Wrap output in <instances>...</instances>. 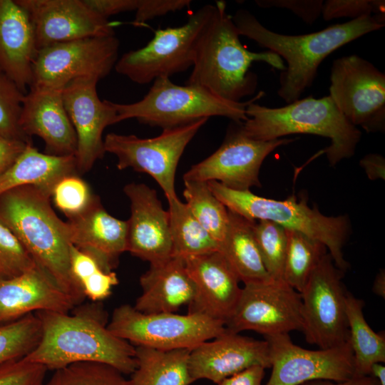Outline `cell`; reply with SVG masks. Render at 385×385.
<instances>
[{
	"instance_id": "obj_37",
	"label": "cell",
	"mask_w": 385,
	"mask_h": 385,
	"mask_svg": "<svg viewBox=\"0 0 385 385\" xmlns=\"http://www.w3.org/2000/svg\"><path fill=\"white\" fill-rule=\"evenodd\" d=\"M25 95L0 71V138L31 143L19 125Z\"/></svg>"
},
{
	"instance_id": "obj_12",
	"label": "cell",
	"mask_w": 385,
	"mask_h": 385,
	"mask_svg": "<svg viewBox=\"0 0 385 385\" xmlns=\"http://www.w3.org/2000/svg\"><path fill=\"white\" fill-rule=\"evenodd\" d=\"M119 44L115 35H111L60 42L42 48L38 50L33 63L31 86L63 90L76 78L99 81L115 67Z\"/></svg>"
},
{
	"instance_id": "obj_1",
	"label": "cell",
	"mask_w": 385,
	"mask_h": 385,
	"mask_svg": "<svg viewBox=\"0 0 385 385\" xmlns=\"http://www.w3.org/2000/svg\"><path fill=\"white\" fill-rule=\"evenodd\" d=\"M36 314L41 336L25 356L29 361L52 371L76 362L106 364L124 374L135 371V346L110 332L98 304H86L73 314L41 311Z\"/></svg>"
},
{
	"instance_id": "obj_47",
	"label": "cell",
	"mask_w": 385,
	"mask_h": 385,
	"mask_svg": "<svg viewBox=\"0 0 385 385\" xmlns=\"http://www.w3.org/2000/svg\"><path fill=\"white\" fill-rule=\"evenodd\" d=\"M264 375V367L254 366L223 379L217 385H262Z\"/></svg>"
},
{
	"instance_id": "obj_5",
	"label": "cell",
	"mask_w": 385,
	"mask_h": 385,
	"mask_svg": "<svg viewBox=\"0 0 385 385\" xmlns=\"http://www.w3.org/2000/svg\"><path fill=\"white\" fill-rule=\"evenodd\" d=\"M245 113L248 118L242 123V130L254 140L268 141L300 133L329 138L331 143L323 153L332 166L353 156L361 136L329 96L320 98L310 96L279 108L254 101Z\"/></svg>"
},
{
	"instance_id": "obj_33",
	"label": "cell",
	"mask_w": 385,
	"mask_h": 385,
	"mask_svg": "<svg viewBox=\"0 0 385 385\" xmlns=\"http://www.w3.org/2000/svg\"><path fill=\"white\" fill-rule=\"evenodd\" d=\"M185 204L198 222L219 243L229 224L227 208L213 195L207 182L184 181Z\"/></svg>"
},
{
	"instance_id": "obj_17",
	"label": "cell",
	"mask_w": 385,
	"mask_h": 385,
	"mask_svg": "<svg viewBox=\"0 0 385 385\" xmlns=\"http://www.w3.org/2000/svg\"><path fill=\"white\" fill-rule=\"evenodd\" d=\"M92 78H76L62 90L65 108L74 128L77 138L75 155L78 173L91 169L96 161L103 157L104 129L117 123V113L109 101H101Z\"/></svg>"
},
{
	"instance_id": "obj_22",
	"label": "cell",
	"mask_w": 385,
	"mask_h": 385,
	"mask_svg": "<svg viewBox=\"0 0 385 385\" xmlns=\"http://www.w3.org/2000/svg\"><path fill=\"white\" fill-rule=\"evenodd\" d=\"M195 285L188 313H199L225 322L239 300L240 279L224 256L212 252L184 259Z\"/></svg>"
},
{
	"instance_id": "obj_9",
	"label": "cell",
	"mask_w": 385,
	"mask_h": 385,
	"mask_svg": "<svg viewBox=\"0 0 385 385\" xmlns=\"http://www.w3.org/2000/svg\"><path fill=\"white\" fill-rule=\"evenodd\" d=\"M214 9V4H206L191 14L183 25L155 31L144 47L123 54L115 70L138 84L186 71L193 64L197 42Z\"/></svg>"
},
{
	"instance_id": "obj_43",
	"label": "cell",
	"mask_w": 385,
	"mask_h": 385,
	"mask_svg": "<svg viewBox=\"0 0 385 385\" xmlns=\"http://www.w3.org/2000/svg\"><path fill=\"white\" fill-rule=\"evenodd\" d=\"M190 3L189 0H139L135 11V24L142 25L155 17L182 10Z\"/></svg>"
},
{
	"instance_id": "obj_28",
	"label": "cell",
	"mask_w": 385,
	"mask_h": 385,
	"mask_svg": "<svg viewBox=\"0 0 385 385\" xmlns=\"http://www.w3.org/2000/svg\"><path fill=\"white\" fill-rule=\"evenodd\" d=\"M228 213V227L219 252L244 284L270 278L255 237V221L229 210Z\"/></svg>"
},
{
	"instance_id": "obj_48",
	"label": "cell",
	"mask_w": 385,
	"mask_h": 385,
	"mask_svg": "<svg viewBox=\"0 0 385 385\" xmlns=\"http://www.w3.org/2000/svg\"><path fill=\"white\" fill-rule=\"evenodd\" d=\"M359 165L364 169L370 180L385 179V160L382 155L368 154L361 159Z\"/></svg>"
},
{
	"instance_id": "obj_41",
	"label": "cell",
	"mask_w": 385,
	"mask_h": 385,
	"mask_svg": "<svg viewBox=\"0 0 385 385\" xmlns=\"http://www.w3.org/2000/svg\"><path fill=\"white\" fill-rule=\"evenodd\" d=\"M384 0H327L324 1L322 15L325 21L342 17L356 19L364 16L384 14Z\"/></svg>"
},
{
	"instance_id": "obj_30",
	"label": "cell",
	"mask_w": 385,
	"mask_h": 385,
	"mask_svg": "<svg viewBox=\"0 0 385 385\" xmlns=\"http://www.w3.org/2000/svg\"><path fill=\"white\" fill-rule=\"evenodd\" d=\"M346 302L355 375L367 376L374 364L385 361V336L384 332H375L366 321L361 300L347 292Z\"/></svg>"
},
{
	"instance_id": "obj_29",
	"label": "cell",
	"mask_w": 385,
	"mask_h": 385,
	"mask_svg": "<svg viewBox=\"0 0 385 385\" xmlns=\"http://www.w3.org/2000/svg\"><path fill=\"white\" fill-rule=\"evenodd\" d=\"M137 366L131 374V385H190V349L159 350L135 346Z\"/></svg>"
},
{
	"instance_id": "obj_36",
	"label": "cell",
	"mask_w": 385,
	"mask_h": 385,
	"mask_svg": "<svg viewBox=\"0 0 385 385\" xmlns=\"http://www.w3.org/2000/svg\"><path fill=\"white\" fill-rule=\"evenodd\" d=\"M253 231L270 277L283 279L287 245L285 228L274 222L261 220L255 222Z\"/></svg>"
},
{
	"instance_id": "obj_42",
	"label": "cell",
	"mask_w": 385,
	"mask_h": 385,
	"mask_svg": "<svg viewBox=\"0 0 385 385\" xmlns=\"http://www.w3.org/2000/svg\"><path fill=\"white\" fill-rule=\"evenodd\" d=\"M262 8H281L292 11L309 24H313L322 14V0H257Z\"/></svg>"
},
{
	"instance_id": "obj_34",
	"label": "cell",
	"mask_w": 385,
	"mask_h": 385,
	"mask_svg": "<svg viewBox=\"0 0 385 385\" xmlns=\"http://www.w3.org/2000/svg\"><path fill=\"white\" fill-rule=\"evenodd\" d=\"M41 336V322L36 314L0 324V365L27 356Z\"/></svg>"
},
{
	"instance_id": "obj_40",
	"label": "cell",
	"mask_w": 385,
	"mask_h": 385,
	"mask_svg": "<svg viewBox=\"0 0 385 385\" xmlns=\"http://www.w3.org/2000/svg\"><path fill=\"white\" fill-rule=\"evenodd\" d=\"M48 369L25 357L0 365V385H44Z\"/></svg>"
},
{
	"instance_id": "obj_2",
	"label": "cell",
	"mask_w": 385,
	"mask_h": 385,
	"mask_svg": "<svg viewBox=\"0 0 385 385\" xmlns=\"http://www.w3.org/2000/svg\"><path fill=\"white\" fill-rule=\"evenodd\" d=\"M232 21L239 34L256 41L287 62L279 75L278 96L287 104L299 99L313 83L322 61L341 46L385 26V15L364 16L337 24L314 33L284 35L265 27L245 9H239Z\"/></svg>"
},
{
	"instance_id": "obj_14",
	"label": "cell",
	"mask_w": 385,
	"mask_h": 385,
	"mask_svg": "<svg viewBox=\"0 0 385 385\" xmlns=\"http://www.w3.org/2000/svg\"><path fill=\"white\" fill-rule=\"evenodd\" d=\"M225 325L232 332L250 330L265 337L302 331L301 294L282 279L245 283Z\"/></svg>"
},
{
	"instance_id": "obj_3",
	"label": "cell",
	"mask_w": 385,
	"mask_h": 385,
	"mask_svg": "<svg viewBox=\"0 0 385 385\" xmlns=\"http://www.w3.org/2000/svg\"><path fill=\"white\" fill-rule=\"evenodd\" d=\"M213 14L197 42L192 71L188 85L202 87L215 96L232 102L253 95L258 79L250 71L252 63L262 61L279 71L286 66L271 51L252 52L240 39L232 17L224 1L215 2Z\"/></svg>"
},
{
	"instance_id": "obj_46",
	"label": "cell",
	"mask_w": 385,
	"mask_h": 385,
	"mask_svg": "<svg viewBox=\"0 0 385 385\" xmlns=\"http://www.w3.org/2000/svg\"><path fill=\"white\" fill-rule=\"evenodd\" d=\"M29 144L31 143L0 138V174L16 160Z\"/></svg>"
},
{
	"instance_id": "obj_45",
	"label": "cell",
	"mask_w": 385,
	"mask_h": 385,
	"mask_svg": "<svg viewBox=\"0 0 385 385\" xmlns=\"http://www.w3.org/2000/svg\"><path fill=\"white\" fill-rule=\"evenodd\" d=\"M84 3L101 16H109L122 12L136 11L139 0H83Z\"/></svg>"
},
{
	"instance_id": "obj_39",
	"label": "cell",
	"mask_w": 385,
	"mask_h": 385,
	"mask_svg": "<svg viewBox=\"0 0 385 385\" xmlns=\"http://www.w3.org/2000/svg\"><path fill=\"white\" fill-rule=\"evenodd\" d=\"M36 265L19 240L0 222V278L16 277Z\"/></svg>"
},
{
	"instance_id": "obj_11",
	"label": "cell",
	"mask_w": 385,
	"mask_h": 385,
	"mask_svg": "<svg viewBox=\"0 0 385 385\" xmlns=\"http://www.w3.org/2000/svg\"><path fill=\"white\" fill-rule=\"evenodd\" d=\"M343 272L327 253L310 274L302 292V329L307 342L322 349L342 345L349 339L346 293Z\"/></svg>"
},
{
	"instance_id": "obj_44",
	"label": "cell",
	"mask_w": 385,
	"mask_h": 385,
	"mask_svg": "<svg viewBox=\"0 0 385 385\" xmlns=\"http://www.w3.org/2000/svg\"><path fill=\"white\" fill-rule=\"evenodd\" d=\"M118 284V279L114 272L101 269L86 279L81 284V288L85 297L93 302H100L107 298Z\"/></svg>"
},
{
	"instance_id": "obj_19",
	"label": "cell",
	"mask_w": 385,
	"mask_h": 385,
	"mask_svg": "<svg viewBox=\"0 0 385 385\" xmlns=\"http://www.w3.org/2000/svg\"><path fill=\"white\" fill-rule=\"evenodd\" d=\"M254 366L271 367L268 342L227 329L218 337L191 349L188 356V369L193 382L207 379L218 384Z\"/></svg>"
},
{
	"instance_id": "obj_18",
	"label": "cell",
	"mask_w": 385,
	"mask_h": 385,
	"mask_svg": "<svg viewBox=\"0 0 385 385\" xmlns=\"http://www.w3.org/2000/svg\"><path fill=\"white\" fill-rule=\"evenodd\" d=\"M31 20L37 50L56 43L114 34L113 25L83 0H16Z\"/></svg>"
},
{
	"instance_id": "obj_10",
	"label": "cell",
	"mask_w": 385,
	"mask_h": 385,
	"mask_svg": "<svg viewBox=\"0 0 385 385\" xmlns=\"http://www.w3.org/2000/svg\"><path fill=\"white\" fill-rule=\"evenodd\" d=\"M208 118L183 125L163 129L154 138H140L134 135L107 134L105 152L117 158V168H128L150 175L164 192L168 200L177 198L175 180L177 166L188 143Z\"/></svg>"
},
{
	"instance_id": "obj_15",
	"label": "cell",
	"mask_w": 385,
	"mask_h": 385,
	"mask_svg": "<svg viewBox=\"0 0 385 385\" xmlns=\"http://www.w3.org/2000/svg\"><path fill=\"white\" fill-rule=\"evenodd\" d=\"M242 123L232 121L219 148L193 165L184 174V181H217L227 188L242 191L260 187L259 172L266 157L294 139L254 140L245 134Z\"/></svg>"
},
{
	"instance_id": "obj_13",
	"label": "cell",
	"mask_w": 385,
	"mask_h": 385,
	"mask_svg": "<svg viewBox=\"0 0 385 385\" xmlns=\"http://www.w3.org/2000/svg\"><path fill=\"white\" fill-rule=\"evenodd\" d=\"M329 96L342 115L367 133L385 129V74L356 54L335 59Z\"/></svg>"
},
{
	"instance_id": "obj_27",
	"label": "cell",
	"mask_w": 385,
	"mask_h": 385,
	"mask_svg": "<svg viewBox=\"0 0 385 385\" xmlns=\"http://www.w3.org/2000/svg\"><path fill=\"white\" fill-rule=\"evenodd\" d=\"M77 173L74 155L43 153L29 144L16 160L0 174V195L15 188L32 185L51 197L54 186L61 178Z\"/></svg>"
},
{
	"instance_id": "obj_21",
	"label": "cell",
	"mask_w": 385,
	"mask_h": 385,
	"mask_svg": "<svg viewBox=\"0 0 385 385\" xmlns=\"http://www.w3.org/2000/svg\"><path fill=\"white\" fill-rule=\"evenodd\" d=\"M19 125L28 138L37 135L44 141L45 153L75 156L76 134L65 108L61 89L31 86L24 99Z\"/></svg>"
},
{
	"instance_id": "obj_7",
	"label": "cell",
	"mask_w": 385,
	"mask_h": 385,
	"mask_svg": "<svg viewBox=\"0 0 385 385\" xmlns=\"http://www.w3.org/2000/svg\"><path fill=\"white\" fill-rule=\"evenodd\" d=\"M153 83L147 94L137 102H113L117 123L135 118L140 123L166 129L213 116L244 122L248 118L247 106L265 96L260 91L249 101L232 102L197 86L175 84L170 78H157Z\"/></svg>"
},
{
	"instance_id": "obj_24",
	"label": "cell",
	"mask_w": 385,
	"mask_h": 385,
	"mask_svg": "<svg viewBox=\"0 0 385 385\" xmlns=\"http://www.w3.org/2000/svg\"><path fill=\"white\" fill-rule=\"evenodd\" d=\"M66 222L71 243L93 257L104 271L112 272L127 251V221L110 215L96 197L85 211Z\"/></svg>"
},
{
	"instance_id": "obj_35",
	"label": "cell",
	"mask_w": 385,
	"mask_h": 385,
	"mask_svg": "<svg viewBox=\"0 0 385 385\" xmlns=\"http://www.w3.org/2000/svg\"><path fill=\"white\" fill-rule=\"evenodd\" d=\"M117 369L98 362H76L53 370L44 385H131Z\"/></svg>"
},
{
	"instance_id": "obj_25",
	"label": "cell",
	"mask_w": 385,
	"mask_h": 385,
	"mask_svg": "<svg viewBox=\"0 0 385 385\" xmlns=\"http://www.w3.org/2000/svg\"><path fill=\"white\" fill-rule=\"evenodd\" d=\"M37 51L27 11L16 0H0V71L25 94L32 85Z\"/></svg>"
},
{
	"instance_id": "obj_38",
	"label": "cell",
	"mask_w": 385,
	"mask_h": 385,
	"mask_svg": "<svg viewBox=\"0 0 385 385\" xmlns=\"http://www.w3.org/2000/svg\"><path fill=\"white\" fill-rule=\"evenodd\" d=\"M51 197L56 206L70 218L85 211L96 196L83 179L73 174L56 184Z\"/></svg>"
},
{
	"instance_id": "obj_20",
	"label": "cell",
	"mask_w": 385,
	"mask_h": 385,
	"mask_svg": "<svg viewBox=\"0 0 385 385\" xmlns=\"http://www.w3.org/2000/svg\"><path fill=\"white\" fill-rule=\"evenodd\" d=\"M123 191L130 202L127 251L150 264L172 257L169 214L155 190L143 183H129Z\"/></svg>"
},
{
	"instance_id": "obj_4",
	"label": "cell",
	"mask_w": 385,
	"mask_h": 385,
	"mask_svg": "<svg viewBox=\"0 0 385 385\" xmlns=\"http://www.w3.org/2000/svg\"><path fill=\"white\" fill-rule=\"evenodd\" d=\"M50 198L32 185L11 189L0 195V222L78 305L85 296L70 270L68 226L56 215Z\"/></svg>"
},
{
	"instance_id": "obj_49",
	"label": "cell",
	"mask_w": 385,
	"mask_h": 385,
	"mask_svg": "<svg viewBox=\"0 0 385 385\" xmlns=\"http://www.w3.org/2000/svg\"><path fill=\"white\" fill-rule=\"evenodd\" d=\"M301 385H380L377 380L371 375L354 376L352 379L342 381L334 382L327 380H314L304 383Z\"/></svg>"
},
{
	"instance_id": "obj_16",
	"label": "cell",
	"mask_w": 385,
	"mask_h": 385,
	"mask_svg": "<svg viewBox=\"0 0 385 385\" xmlns=\"http://www.w3.org/2000/svg\"><path fill=\"white\" fill-rule=\"evenodd\" d=\"M265 337L272 368L265 385H301L314 380L342 382L356 376L349 339L335 347L309 350L294 344L288 334Z\"/></svg>"
},
{
	"instance_id": "obj_51",
	"label": "cell",
	"mask_w": 385,
	"mask_h": 385,
	"mask_svg": "<svg viewBox=\"0 0 385 385\" xmlns=\"http://www.w3.org/2000/svg\"><path fill=\"white\" fill-rule=\"evenodd\" d=\"M373 291L375 294L384 298L385 296V272L381 270L376 277L373 285Z\"/></svg>"
},
{
	"instance_id": "obj_6",
	"label": "cell",
	"mask_w": 385,
	"mask_h": 385,
	"mask_svg": "<svg viewBox=\"0 0 385 385\" xmlns=\"http://www.w3.org/2000/svg\"><path fill=\"white\" fill-rule=\"evenodd\" d=\"M213 195L230 211L250 220L274 222L287 230L299 232L323 243L335 266L343 272L349 264L343 247L351 233L347 215L326 216L307 200H297L294 195L278 200L253 194L250 190H235L217 181L207 182Z\"/></svg>"
},
{
	"instance_id": "obj_31",
	"label": "cell",
	"mask_w": 385,
	"mask_h": 385,
	"mask_svg": "<svg viewBox=\"0 0 385 385\" xmlns=\"http://www.w3.org/2000/svg\"><path fill=\"white\" fill-rule=\"evenodd\" d=\"M168 214L172 256L183 259L219 251V243L178 197L169 200Z\"/></svg>"
},
{
	"instance_id": "obj_32",
	"label": "cell",
	"mask_w": 385,
	"mask_h": 385,
	"mask_svg": "<svg viewBox=\"0 0 385 385\" xmlns=\"http://www.w3.org/2000/svg\"><path fill=\"white\" fill-rule=\"evenodd\" d=\"M286 230L287 251L283 279L301 293L313 270L327 253L321 242L297 231Z\"/></svg>"
},
{
	"instance_id": "obj_50",
	"label": "cell",
	"mask_w": 385,
	"mask_h": 385,
	"mask_svg": "<svg viewBox=\"0 0 385 385\" xmlns=\"http://www.w3.org/2000/svg\"><path fill=\"white\" fill-rule=\"evenodd\" d=\"M380 385H385V366L382 363H375L371 368L370 374Z\"/></svg>"
},
{
	"instance_id": "obj_26",
	"label": "cell",
	"mask_w": 385,
	"mask_h": 385,
	"mask_svg": "<svg viewBox=\"0 0 385 385\" xmlns=\"http://www.w3.org/2000/svg\"><path fill=\"white\" fill-rule=\"evenodd\" d=\"M140 284L142 293L133 307L145 314L175 312L189 305L195 296V285L184 259L178 257L150 264L140 277Z\"/></svg>"
},
{
	"instance_id": "obj_8",
	"label": "cell",
	"mask_w": 385,
	"mask_h": 385,
	"mask_svg": "<svg viewBox=\"0 0 385 385\" xmlns=\"http://www.w3.org/2000/svg\"><path fill=\"white\" fill-rule=\"evenodd\" d=\"M107 327L133 345L165 351L191 349L226 329L224 322L202 314H145L130 304L117 307Z\"/></svg>"
},
{
	"instance_id": "obj_23",
	"label": "cell",
	"mask_w": 385,
	"mask_h": 385,
	"mask_svg": "<svg viewBox=\"0 0 385 385\" xmlns=\"http://www.w3.org/2000/svg\"><path fill=\"white\" fill-rule=\"evenodd\" d=\"M77 304L37 265L11 278H0V324L41 311L68 313Z\"/></svg>"
}]
</instances>
